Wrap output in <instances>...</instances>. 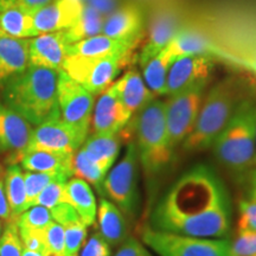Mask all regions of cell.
Returning <instances> with one entry per match:
<instances>
[{"label":"cell","mask_w":256,"mask_h":256,"mask_svg":"<svg viewBox=\"0 0 256 256\" xmlns=\"http://www.w3.org/2000/svg\"><path fill=\"white\" fill-rule=\"evenodd\" d=\"M152 229L202 238H226L232 226L228 188L210 166L196 165L156 204Z\"/></svg>","instance_id":"6da1fadb"},{"label":"cell","mask_w":256,"mask_h":256,"mask_svg":"<svg viewBox=\"0 0 256 256\" xmlns=\"http://www.w3.org/2000/svg\"><path fill=\"white\" fill-rule=\"evenodd\" d=\"M58 72L28 66L25 72L8 78L2 84L5 106L34 126L60 119L57 86Z\"/></svg>","instance_id":"7a4b0ae2"},{"label":"cell","mask_w":256,"mask_h":256,"mask_svg":"<svg viewBox=\"0 0 256 256\" xmlns=\"http://www.w3.org/2000/svg\"><path fill=\"white\" fill-rule=\"evenodd\" d=\"M242 100L244 98L238 78H226L214 86L202 102L194 130L182 144L185 151H203L212 146Z\"/></svg>","instance_id":"3957f363"},{"label":"cell","mask_w":256,"mask_h":256,"mask_svg":"<svg viewBox=\"0 0 256 256\" xmlns=\"http://www.w3.org/2000/svg\"><path fill=\"white\" fill-rule=\"evenodd\" d=\"M218 162L234 172L254 164L256 153V104L244 98L212 144Z\"/></svg>","instance_id":"277c9868"},{"label":"cell","mask_w":256,"mask_h":256,"mask_svg":"<svg viewBox=\"0 0 256 256\" xmlns=\"http://www.w3.org/2000/svg\"><path fill=\"white\" fill-rule=\"evenodd\" d=\"M139 160L147 177L154 178L171 164L174 148L170 145L165 102L152 100L136 113L133 124Z\"/></svg>","instance_id":"5b68a950"},{"label":"cell","mask_w":256,"mask_h":256,"mask_svg":"<svg viewBox=\"0 0 256 256\" xmlns=\"http://www.w3.org/2000/svg\"><path fill=\"white\" fill-rule=\"evenodd\" d=\"M130 49L104 58L69 55L63 63L62 72L94 95H100L114 83L124 66L130 63L133 55Z\"/></svg>","instance_id":"8992f818"},{"label":"cell","mask_w":256,"mask_h":256,"mask_svg":"<svg viewBox=\"0 0 256 256\" xmlns=\"http://www.w3.org/2000/svg\"><path fill=\"white\" fill-rule=\"evenodd\" d=\"M147 247L159 256H230L228 238H202L146 228L142 234Z\"/></svg>","instance_id":"52a82bcc"},{"label":"cell","mask_w":256,"mask_h":256,"mask_svg":"<svg viewBox=\"0 0 256 256\" xmlns=\"http://www.w3.org/2000/svg\"><path fill=\"white\" fill-rule=\"evenodd\" d=\"M206 84L208 80L197 82L190 88L170 96L165 102L166 126L172 148L183 144L194 130L204 100Z\"/></svg>","instance_id":"ba28073f"},{"label":"cell","mask_w":256,"mask_h":256,"mask_svg":"<svg viewBox=\"0 0 256 256\" xmlns=\"http://www.w3.org/2000/svg\"><path fill=\"white\" fill-rule=\"evenodd\" d=\"M138 162L139 154L134 142L128 144L122 159L108 171L104 180V191L119 209L133 215L139 203L138 194Z\"/></svg>","instance_id":"9c48e42d"},{"label":"cell","mask_w":256,"mask_h":256,"mask_svg":"<svg viewBox=\"0 0 256 256\" xmlns=\"http://www.w3.org/2000/svg\"><path fill=\"white\" fill-rule=\"evenodd\" d=\"M57 98L60 119L87 139L95 106V95L64 72H60Z\"/></svg>","instance_id":"30bf717a"},{"label":"cell","mask_w":256,"mask_h":256,"mask_svg":"<svg viewBox=\"0 0 256 256\" xmlns=\"http://www.w3.org/2000/svg\"><path fill=\"white\" fill-rule=\"evenodd\" d=\"M86 139L72 127L60 119H54L38 124L32 132L28 150H44L75 154Z\"/></svg>","instance_id":"8fae6325"},{"label":"cell","mask_w":256,"mask_h":256,"mask_svg":"<svg viewBox=\"0 0 256 256\" xmlns=\"http://www.w3.org/2000/svg\"><path fill=\"white\" fill-rule=\"evenodd\" d=\"M215 63L210 55H184L176 57L170 66L166 96H174L197 82L209 80Z\"/></svg>","instance_id":"7c38bea8"},{"label":"cell","mask_w":256,"mask_h":256,"mask_svg":"<svg viewBox=\"0 0 256 256\" xmlns=\"http://www.w3.org/2000/svg\"><path fill=\"white\" fill-rule=\"evenodd\" d=\"M32 124L8 106L0 104V152L8 153L12 164L23 158L30 145Z\"/></svg>","instance_id":"4fadbf2b"},{"label":"cell","mask_w":256,"mask_h":256,"mask_svg":"<svg viewBox=\"0 0 256 256\" xmlns=\"http://www.w3.org/2000/svg\"><path fill=\"white\" fill-rule=\"evenodd\" d=\"M69 46L63 31L38 34L30 38V66L62 72L64 60L69 56Z\"/></svg>","instance_id":"5bb4252c"},{"label":"cell","mask_w":256,"mask_h":256,"mask_svg":"<svg viewBox=\"0 0 256 256\" xmlns=\"http://www.w3.org/2000/svg\"><path fill=\"white\" fill-rule=\"evenodd\" d=\"M83 8L82 0H52L34 14V34L66 30L78 20Z\"/></svg>","instance_id":"9a60e30c"},{"label":"cell","mask_w":256,"mask_h":256,"mask_svg":"<svg viewBox=\"0 0 256 256\" xmlns=\"http://www.w3.org/2000/svg\"><path fill=\"white\" fill-rule=\"evenodd\" d=\"M132 115L124 107L110 86L101 92L94 106L92 118V134L120 133L132 119Z\"/></svg>","instance_id":"2e32d148"},{"label":"cell","mask_w":256,"mask_h":256,"mask_svg":"<svg viewBox=\"0 0 256 256\" xmlns=\"http://www.w3.org/2000/svg\"><path fill=\"white\" fill-rule=\"evenodd\" d=\"M180 14L177 10L164 8L153 19L150 28L148 38L139 55V64L144 66L150 60L158 55L174 40L179 31L183 30Z\"/></svg>","instance_id":"e0dca14e"},{"label":"cell","mask_w":256,"mask_h":256,"mask_svg":"<svg viewBox=\"0 0 256 256\" xmlns=\"http://www.w3.org/2000/svg\"><path fill=\"white\" fill-rule=\"evenodd\" d=\"M142 8L136 2H124L104 19L102 34L119 40L138 42L144 28Z\"/></svg>","instance_id":"ac0fdd59"},{"label":"cell","mask_w":256,"mask_h":256,"mask_svg":"<svg viewBox=\"0 0 256 256\" xmlns=\"http://www.w3.org/2000/svg\"><path fill=\"white\" fill-rule=\"evenodd\" d=\"M28 42L0 34V86L28 68Z\"/></svg>","instance_id":"d6986e66"},{"label":"cell","mask_w":256,"mask_h":256,"mask_svg":"<svg viewBox=\"0 0 256 256\" xmlns=\"http://www.w3.org/2000/svg\"><path fill=\"white\" fill-rule=\"evenodd\" d=\"M112 88L124 107L132 114L142 110L156 98L147 88L142 76L134 69L128 70L122 78L112 84Z\"/></svg>","instance_id":"ffe728a7"},{"label":"cell","mask_w":256,"mask_h":256,"mask_svg":"<svg viewBox=\"0 0 256 256\" xmlns=\"http://www.w3.org/2000/svg\"><path fill=\"white\" fill-rule=\"evenodd\" d=\"M74 154L44 150H28L20 159L22 166L31 172L43 174H63L72 176Z\"/></svg>","instance_id":"44dd1931"},{"label":"cell","mask_w":256,"mask_h":256,"mask_svg":"<svg viewBox=\"0 0 256 256\" xmlns=\"http://www.w3.org/2000/svg\"><path fill=\"white\" fill-rule=\"evenodd\" d=\"M136 44L138 42L114 40L100 34L98 36L70 44L69 55L89 57V58H104L134 49Z\"/></svg>","instance_id":"7402d4cb"},{"label":"cell","mask_w":256,"mask_h":256,"mask_svg":"<svg viewBox=\"0 0 256 256\" xmlns=\"http://www.w3.org/2000/svg\"><path fill=\"white\" fill-rule=\"evenodd\" d=\"M124 138L118 134H92L80 147L92 162L110 171L119 156Z\"/></svg>","instance_id":"603a6c76"},{"label":"cell","mask_w":256,"mask_h":256,"mask_svg":"<svg viewBox=\"0 0 256 256\" xmlns=\"http://www.w3.org/2000/svg\"><path fill=\"white\" fill-rule=\"evenodd\" d=\"M68 203L72 204L86 226H92L98 215V206L92 188L80 178H70L66 184Z\"/></svg>","instance_id":"cb8c5ba5"},{"label":"cell","mask_w":256,"mask_h":256,"mask_svg":"<svg viewBox=\"0 0 256 256\" xmlns=\"http://www.w3.org/2000/svg\"><path fill=\"white\" fill-rule=\"evenodd\" d=\"M98 222L101 236L112 246L126 241L127 226L122 211L113 202L102 198L98 208Z\"/></svg>","instance_id":"d4e9b609"},{"label":"cell","mask_w":256,"mask_h":256,"mask_svg":"<svg viewBox=\"0 0 256 256\" xmlns=\"http://www.w3.org/2000/svg\"><path fill=\"white\" fill-rule=\"evenodd\" d=\"M176 57L164 48L158 55L153 57L142 66V78L145 80L147 88L154 96L166 94V82L170 66Z\"/></svg>","instance_id":"484cf974"},{"label":"cell","mask_w":256,"mask_h":256,"mask_svg":"<svg viewBox=\"0 0 256 256\" xmlns=\"http://www.w3.org/2000/svg\"><path fill=\"white\" fill-rule=\"evenodd\" d=\"M5 194L14 220L17 222L18 217L28 209L26 190L24 183V172L18 165H11L6 170L4 177Z\"/></svg>","instance_id":"4316f807"},{"label":"cell","mask_w":256,"mask_h":256,"mask_svg":"<svg viewBox=\"0 0 256 256\" xmlns=\"http://www.w3.org/2000/svg\"><path fill=\"white\" fill-rule=\"evenodd\" d=\"M165 48L174 57L196 55V54L211 56V52L216 51V48L206 37L185 28L179 31Z\"/></svg>","instance_id":"83f0119b"},{"label":"cell","mask_w":256,"mask_h":256,"mask_svg":"<svg viewBox=\"0 0 256 256\" xmlns=\"http://www.w3.org/2000/svg\"><path fill=\"white\" fill-rule=\"evenodd\" d=\"M104 16H102L100 12L84 2V8H83L82 14L78 18V20L69 28L63 31L68 43L74 44L76 42L100 34L102 28H104Z\"/></svg>","instance_id":"f1b7e54d"},{"label":"cell","mask_w":256,"mask_h":256,"mask_svg":"<svg viewBox=\"0 0 256 256\" xmlns=\"http://www.w3.org/2000/svg\"><path fill=\"white\" fill-rule=\"evenodd\" d=\"M0 34L14 38L34 37V14L20 8L0 12Z\"/></svg>","instance_id":"f546056e"},{"label":"cell","mask_w":256,"mask_h":256,"mask_svg":"<svg viewBox=\"0 0 256 256\" xmlns=\"http://www.w3.org/2000/svg\"><path fill=\"white\" fill-rule=\"evenodd\" d=\"M107 174L108 171H106L96 162H92L81 148L75 152L72 159V176H75L76 178L87 182L88 184H92V186L98 188V192H102L104 180Z\"/></svg>","instance_id":"4dcf8cb0"},{"label":"cell","mask_w":256,"mask_h":256,"mask_svg":"<svg viewBox=\"0 0 256 256\" xmlns=\"http://www.w3.org/2000/svg\"><path fill=\"white\" fill-rule=\"evenodd\" d=\"M69 179V176L63 174H43V172L31 171L24 172V183L25 190H26L28 208L34 206V202H36L37 197L40 196V192L50 183L55 180L68 182Z\"/></svg>","instance_id":"1f68e13d"},{"label":"cell","mask_w":256,"mask_h":256,"mask_svg":"<svg viewBox=\"0 0 256 256\" xmlns=\"http://www.w3.org/2000/svg\"><path fill=\"white\" fill-rule=\"evenodd\" d=\"M87 238V226L82 220L64 226V256H78Z\"/></svg>","instance_id":"d6a6232c"},{"label":"cell","mask_w":256,"mask_h":256,"mask_svg":"<svg viewBox=\"0 0 256 256\" xmlns=\"http://www.w3.org/2000/svg\"><path fill=\"white\" fill-rule=\"evenodd\" d=\"M52 220V216L48 208L32 206L18 217L17 226L18 228L44 230Z\"/></svg>","instance_id":"836d02e7"},{"label":"cell","mask_w":256,"mask_h":256,"mask_svg":"<svg viewBox=\"0 0 256 256\" xmlns=\"http://www.w3.org/2000/svg\"><path fill=\"white\" fill-rule=\"evenodd\" d=\"M23 248L17 223H6L0 236V256H23Z\"/></svg>","instance_id":"e575fe53"},{"label":"cell","mask_w":256,"mask_h":256,"mask_svg":"<svg viewBox=\"0 0 256 256\" xmlns=\"http://www.w3.org/2000/svg\"><path fill=\"white\" fill-rule=\"evenodd\" d=\"M66 182L62 180H55L50 183L37 197L34 206H46L50 210L51 208L56 206L57 204L68 202V200H66Z\"/></svg>","instance_id":"d590c367"},{"label":"cell","mask_w":256,"mask_h":256,"mask_svg":"<svg viewBox=\"0 0 256 256\" xmlns=\"http://www.w3.org/2000/svg\"><path fill=\"white\" fill-rule=\"evenodd\" d=\"M48 254L64 255V226L52 220L44 230Z\"/></svg>","instance_id":"8d00e7d4"},{"label":"cell","mask_w":256,"mask_h":256,"mask_svg":"<svg viewBox=\"0 0 256 256\" xmlns=\"http://www.w3.org/2000/svg\"><path fill=\"white\" fill-rule=\"evenodd\" d=\"M230 256H256V232H240L230 246Z\"/></svg>","instance_id":"74e56055"},{"label":"cell","mask_w":256,"mask_h":256,"mask_svg":"<svg viewBox=\"0 0 256 256\" xmlns=\"http://www.w3.org/2000/svg\"><path fill=\"white\" fill-rule=\"evenodd\" d=\"M19 236H20L22 243L25 249L32 252H38L42 254L48 255V249L46 244V238H44V230L18 228Z\"/></svg>","instance_id":"f35d334b"},{"label":"cell","mask_w":256,"mask_h":256,"mask_svg":"<svg viewBox=\"0 0 256 256\" xmlns=\"http://www.w3.org/2000/svg\"><path fill=\"white\" fill-rule=\"evenodd\" d=\"M238 210V232H256V202L252 200H242L241 203H240Z\"/></svg>","instance_id":"ab89813d"},{"label":"cell","mask_w":256,"mask_h":256,"mask_svg":"<svg viewBox=\"0 0 256 256\" xmlns=\"http://www.w3.org/2000/svg\"><path fill=\"white\" fill-rule=\"evenodd\" d=\"M110 246L100 232L94 234L84 242L78 256H110Z\"/></svg>","instance_id":"60d3db41"},{"label":"cell","mask_w":256,"mask_h":256,"mask_svg":"<svg viewBox=\"0 0 256 256\" xmlns=\"http://www.w3.org/2000/svg\"><path fill=\"white\" fill-rule=\"evenodd\" d=\"M50 212H51V216H52V220L63 226H68L70 223L81 220L78 214L76 212V210L74 209V206L72 204H69L68 202L60 203L57 204L56 206L51 208Z\"/></svg>","instance_id":"b9f144b4"},{"label":"cell","mask_w":256,"mask_h":256,"mask_svg":"<svg viewBox=\"0 0 256 256\" xmlns=\"http://www.w3.org/2000/svg\"><path fill=\"white\" fill-rule=\"evenodd\" d=\"M51 2L52 0H0V12L8 8H20L34 14Z\"/></svg>","instance_id":"7bdbcfd3"},{"label":"cell","mask_w":256,"mask_h":256,"mask_svg":"<svg viewBox=\"0 0 256 256\" xmlns=\"http://www.w3.org/2000/svg\"><path fill=\"white\" fill-rule=\"evenodd\" d=\"M114 256H152L140 242L134 238H128L122 242L119 250Z\"/></svg>","instance_id":"ee69618b"},{"label":"cell","mask_w":256,"mask_h":256,"mask_svg":"<svg viewBox=\"0 0 256 256\" xmlns=\"http://www.w3.org/2000/svg\"><path fill=\"white\" fill-rule=\"evenodd\" d=\"M84 2L104 17H108L124 4L122 0H86Z\"/></svg>","instance_id":"f6af8a7d"},{"label":"cell","mask_w":256,"mask_h":256,"mask_svg":"<svg viewBox=\"0 0 256 256\" xmlns=\"http://www.w3.org/2000/svg\"><path fill=\"white\" fill-rule=\"evenodd\" d=\"M0 218L4 220L5 224L10 222H16L14 217H12L11 209H10L8 198H6L4 179H0Z\"/></svg>","instance_id":"bcb514c9"},{"label":"cell","mask_w":256,"mask_h":256,"mask_svg":"<svg viewBox=\"0 0 256 256\" xmlns=\"http://www.w3.org/2000/svg\"><path fill=\"white\" fill-rule=\"evenodd\" d=\"M249 200L256 202V171L252 172L249 177Z\"/></svg>","instance_id":"7dc6e473"},{"label":"cell","mask_w":256,"mask_h":256,"mask_svg":"<svg viewBox=\"0 0 256 256\" xmlns=\"http://www.w3.org/2000/svg\"><path fill=\"white\" fill-rule=\"evenodd\" d=\"M23 256H46V255L42 254V252H32V250H28V249L23 248Z\"/></svg>","instance_id":"c3c4849f"},{"label":"cell","mask_w":256,"mask_h":256,"mask_svg":"<svg viewBox=\"0 0 256 256\" xmlns=\"http://www.w3.org/2000/svg\"><path fill=\"white\" fill-rule=\"evenodd\" d=\"M5 170H4V168H2V165L0 164V179H4V177H5Z\"/></svg>","instance_id":"681fc988"},{"label":"cell","mask_w":256,"mask_h":256,"mask_svg":"<svg viewBox=\"0 0 256 256\" xmlns=\"http://www.w3.org/2000/svg\"><path fill=\"white\" fill-rule=\"evenodd\" d=\"M2 224L0 222V236H2Z\"/></svg>","instance_id":"f907efd6"},{"label":"cell","mask_w":256,"mask_h":256,"mask_svg":"<svg viewBox=\"0 0 256 256\" xmlns=\"http://www.w3.org/2000/svg\"><path fill=\"white\" fill-rule=\"evenodd\" d=\"M46 256H64V255H52V254H48Z\"/></svg>","instance_id":"816d5d0a"},{"label":"cell","mask_w":256,"mask_h":256,"mask_svg":"<svg viewBox=\"0 0 256 256\" xmlns=\"http://www.w3.org/2000/svg\"><path fill=\"white\" fill-rule=\"evenodd\" d=\"M254 164H256V153H255V158H254Z\"/></svg>","instance_id":"f5cc1de1"},{"label":"cell","mask_w":256,"mask_h":256,"mask_svg":"<svg viewBox=\"0 0 256 256\" xmlns=\"http://www.w3.org/2000/svg\"><path fill=\"white\" fill-rule=\"evenodd\" d=\"M254 72H255V75H256V70H254Z\"/></svg>","instance_id":"db71d44e"},{"label":"cell","mask_w":256,"mask_h":256,"mask_svg":"<svg viewBox=\"0 0 256 256\" xmlns=\"http://www.w3.org/2000/svg\"><path fill=\"white\" fill-rule=\"evenodd\" d=\"M82 2H86V0H82Z\"/></svg>","instance_id":"11a10c76"}]
</instances>
